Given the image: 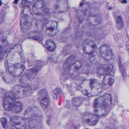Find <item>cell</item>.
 Segmentation results:
<instances>
[{"mask_svg":"<svg viewBox=\"0 0 129 129\" xmlns=\"http://www.w3.org/2000/svg\"><path fill=\"white\" fill-rule=\"evenodd\" d=\"M7 62L9 72L15 77L20 76L25 69V58L23 48L18 44L8 52Z\"/></svg>","mask_w":129,"mask_h":129,"instance_id":"1","label":"cell"},{"mask_svg":"<svg viewBox=\"0 0 129 129\" xmlns=\"http://www.w3.org/2000/svg\"><path fill=\"white\" fill-rule=\"evenodd\" d=\"M112 105L111 96L109 94H105L97 98L93 103L95 113L98 116L106 115L111 109Z\"/></svg>","mask_w":129,"mask_h":129,"instance_id":"2","label":"cell"},{"mask_svg":"<svg viewBox=\"0 0 129 129\" xmlns=\"http://www.w3.org/2000/svg\"><path fill=\"white\" fill-rule=\"evenodd\" d=\"M79 90L85 96L92 97L99 94L102 90V86L95 79L85 80L79 87Z\"/></svg>","mask_w":129,"mask_h":129,"instance_id":"3","label":"cell"},{"mask_svg":"<svg viewBox=\"0 0 129 129\" xmlns=\"http://www.w3.org/2000/svg\"><path fill=\"white\" fill-rule=\"evenodd\" d=\"M33 21V16L29 7H24L20 17V26L24 32L28 31L31 28Z\"/></svg>","mask_w":129,"mask_h":129,"instance_id":"4","label":"cell"},{"mask_svg":"<svg viewBox=\"0 0 129 129\" xmlns=\"http://www.w3.org/2000/svg\"><path fill=\"white\" fill-rule=\"evenodd\" d=\"M16 98H23L31 95L32 89L29 86L16 85L13 87L11 92Z\"/></svg>","mask_w":129,"mask_h":129,"instance_id":"5","label":"cell"},{"mask_svg":"<svg viewBox=\"0 0 129 129\" xmlns=\"http://www.w3.org/2000/svg\"><path fill=\"white\" fill-rule=\"evenodd\" d=\"M58 31V23L56 21L50 20L46 23L45 30L46 35L49 36H53L56 35Z\"/></svg>","mask_w":129,"mask_h":129,"instance_id":"6","label":"cell"},{"mask_svg":"<svg viewBox=\"0 0 129 129\" xmlns=\"http://www.w3.org/2000/svg\"><path fill=\"white\" fill-rule=\"evenodd\" d=\"M16 97L11 92L7 93L4 98L3 106L5 109L7 111H11L15 103Z\"/></svg>","mask_w":129,"mask_h":129,"instance_id":"7","label":"cell"},{"mask_svg":"<svg viewBox=\"0 0 129 129\" xmlns=\"http://www.w3.org/2000/svg\"><path fill=\"white\" fill-rule=\"evenodd\" d=\"M11 124L16 129H26V123L24 118L18 116L11 117Z\"/></svg>","mask_w":129,"mask_h":129,"instance_id":"8","label":"cell"},{"mask_svg":"<svg viewBox=\"0 0 129 129\" xmlns=\"http://www.w3.org/2000/svg\"><path fill=\"white\" fill-rule=\"evenodd\" d=\"M38 101L43 108H46L48 105L49 99L48 93L45 89L40 90L38 93Z\"/></svg>","mask_w":129,"mask_h":129,"instance_id":"9","label":"cell"},{"mask_svg":"<svg viewBox=\"0 0 129 129\" xmlns=\"http://www.w3.org/2000/svg\"><path fill=\"white\" fill-rule=\"evenodd\" d=\"M88 21L92 26H97L99 25L101 21V15L100 13L96 12L95 9H92L90 14L88 17Z\"/></svg>","mask_w":129,"mask_h":129,"instance_id":"10","label":"cell"},{"mask_svg":"<svg viewBox=\"0 0 129 129\" xmlns=\"http://www.w3.org/2000/svg\"><path fill=\"white\" fill-rule=\"evenodd\" d=\"M84 121L90 125H95L98 121V116L95 113L85 112L82 114Z\"/></svg>","mask_w":129,"mask_h":129,"instance_id":"11","label":"cell"},{"mask_svg":"<svg viewBox=\"0 0 129 129\" xmlns=\"http://www.w3.org/2000/svg\"><path fill=\"white\" fill-rule=\"evenodd\" d=\"M99 51L101 57L106 60L110 59L112 56V53L110 47L106 45L103 44L99 48Z\"/></svg>","mask_w":129,"mask_h":129,"instance_id":"12","label":"cell"},{"mask_svg":"<svg viewBox=\"0 0 129 129\" xmlns=\"http://www.w3.org/2000/svg\"><path fill=\"white\" fill-rule=\"evenodd\" d=\"M90 7V4L86 2L80 4L77 10V14L79 19L81 22L83 21L85 17L86 16L87 12Z\"/></svg>","mask_w":129,"mask_h":129,"instance_id":"13","label":"cell"},{"mask_svg":"<svg viewBox=\"0 0 129 129\" xmlns=\"http://www.w3.org/2000/svg\"><path fill=\"white\" fill-rule=\"evenodd\" d=\"M97 49V45L94 41L91 40H86L83 45V50L86 54L93 53Z\"/></svg>","mask_w":129,"mask_h":129,"instance_id":"14","label":"cell"},{"mask_svg":"<svg viewBox=\"0 0 129 129\" xmlns=\"http://www.w3.org/2000/svg\"><path fill=\"white\" fill-rule=\"evenodd\" d=\"M45 10L43 0H37L33 5L32 11L36 15L43 14L45 12Z\"/></svg>","mask_w":129,"mask_h":129,"instance_id":"15","label":"cell"},{"mask_svg":"<svg viewBox=\"0 0 129 129\" xmlns=\"http://www.w3.org/2000/svg\"><path fill=\"white\" fill-rule=\"evenodd\" d=\"M82 66V63L79 61H76L69 67V73L72 78L76 77L79 74V70Z\"/></svg>","mask_w":129,"mask_h":129,"instance_id":"16","label":"cell"},{"mask_svg":"<svg viewBox=\"0 0 129 129\" xmlns=\"http://www.w3.org/2000/svg\"><path fill=\"white\" fill-rule=\"evenodd\" d=\"M113 68V66L111 64H102L97 67L96 72L99 75H106L112 71Z\"/></svg>","mask_w":129,"mask_h":129,"instance_id":"17","label":"cell"},{"mask_svg":"<svg viewBox=\"0 0 129 129\" xmlns=\"http://www.w3.org/2000/svg\"><path fill=\"white\" fill-rule=\"evenodd\" d=\"M39 110L36 107H31L27 108L24 113V118L29 119L39 114Z\"/></svg>","mask_w":129,"mask_h":129,"instance_id":"18","label":"cell"},{"mask_svg":"<svg viewBox=\"0 0 129 129\" xmlns=\"http://www.w3.org/2000/svg\"><path fill=\"white\" fill-rule=\"evenodd\" d=\"M114 81V77L111 74H107L105 75L103 78L102 83L104 86L109 87L111 86Z\"/></svg>","mask_w":129,"mask_h":129,"instance_id":"19","label":"cell"},{"mask_svg":"<svg viewBox=\"0 0 129 129\" xmlns=\"http://www.w3.org/2000/svg\"><path fill=\"white\" fill-rule=\"evenodd\" d=\"M39 68L38 67H36L27 70L25 73V76L27 78V79H34L36 77L37 73L39 70Z\"/></svg>","mask_w":129,"mask_h":129,"instance_id":"20","label":"cell"},{"mask_svg":"<svg viewBox=\"0 0 129 129\" xmlns=\"http://www.w3.org/2000/svg\"><path fill=\"white\" fill-rule=\"evenodd\" d=\"M45 47L48 50L53 51L56 48V45L52 40L48 39L45 42Z\"/></svg>","mask_w":129,"mask_h":129,"instance_id":"21","label":"cell"},{"mask_svg":"<svg viewBox=\"0 0 129 129\" xmlns=\"http://www.w3.org/2000/svg\"><path fill=\"white\" fill-rule=\"evenodd\" d=\"M124 26L123 19L120 16H118L116 20V26L117 29L121 30Z\"/></svg>","mask_w":129,"mask_h":129,"instance_id":"22","label":"cell"},{"mask_svg":"<svg viewBox=\"0 0 129 129\" xmlns=\"http://www.w3.org/2000/svg\"><path fill=\"white\" fill-rule=\"evenodd\" d=\"M22 104L20 102H16L15 103L12 110L15 113H19L22 110Z\"/></svg>","mask_w":129,"mask_h":129,"instance_id":"23","label":"cell"},{"mask_svg":"<svg viewBox=\"0 0 129 129\" xmlns=\"http://www.w3.org/2000/svg\"><path fill=\"white\" fill-rule=\"evenodd\" d=\"M41 36H42L41 34L39 32H37V31L31 32L29 34V38L33 39H35V40L39 39Z\"/></svg>","mask_w":129,"mask_h":129,"instance_id":"24","label":"cell"},{"mask_svg":"<svg viewBox=\"0 0 129 129\" xmlns=\"http://www.w3.org/2000/svg\"><path fill=\"white\" fill-rule=\"evenodd\" d=\"M34 0H22L21 5L22 7L30 6L33 2Z\"/></svg>","mask_w":129,"mask_h":129,"instance_id":"25","label":"cell"},{"mask_svg":"<svg viewBox=\"0 0 129 129\" xmlns=\"http://www.w3.org/2000/svg\"><path fill=\"white\" fill-rule=\"evenodd\" d=\"M5 38L4 36V35L0 33V47L3 48V45L4 44L5 42Z\"/></svg>","mask_w":129,"mask_h":129,"instance_id":"26","label":"cell"},{"mask_svg":"<svg viewBox=\"0 0 129 129\" xmlns=\"http://www.w3.org/2000/svg\"><path fill=\"white\" fill-rule=\"evenodd\" d=\"M0 121L2 123V124L4 127H5L7 123V120L6 118H1L0 119Z\"/></svg>","mask_w":129,"mask_h":129,"instance_id":"27","label":"cell"},{"mask_svg":"<svg viewBox=\"0 0 129 129\" xmlns=\"http://www.w3.org/2000/svg\"><path fill=\"white\" fill-rule=\"evenodd\" d=\"M126 35H127L128 38L129 39V18H128V25H127V29H126Z\"/></svg>","mask_w":129,"mask_h":129,"instance_id":"28","label":"cell"},{"mask_svg":"<svg viewBox=\"0 0 129 129\" xmlns=\"http://www.w3.org/2000/svg\"><path fill=\"white\" fill-rule=\"evenodd\" d=\"M126 48H127V50H128V51L129 52V40L126 42Z\"/></svg>","mask_w":129,"mask_h":129,"instance_id":"29","label":"cell"},{"mask_svg":"<svg viewBox=\"0 0 129 129\" xmlns=\"http://www.w3.org/2000/svg\"><path fill=\"white\" fill-rule=\"evenodd\" d=\"M2 47H0V53H1V52L2 51Z\"/></svg>","mask_w":129,"mask_h":129,"instance_id":"30","label":"cell"}]
</instances>
